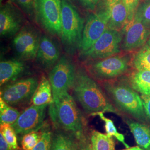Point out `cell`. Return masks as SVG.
Listing matches in <instances>:
<instances>
[{"instance_id":"obj_1","label":"cell","mask_w":150,"mask_h":150,"mask_svg":"<svg viewBox=\"0 0 150 150\" xmlns=\"http://www.w3.org/2000/svg\"><path fill=\"white\" fill-rule=\"evenodd\" d=\"M72 89L76 100L86 114L94 116L98 112L112 113L122 117V115L111 102L101 85L84 68L77 69Z\"/></svg>"},{"instance_id":"obj_21","label":"cell","mask_w":150,"mask_h":150,"mask_svg":"<svg viewBox=\"0 0 150 150\" xmlns=\"http://www.w3.org/2000/svg\"><path fill=\"white\" fill-rule=\"evenodd\" d=\"M73 135L59 132L52 137L50 150H83L75 140Z\"/></svg>"},{"instance_id":"obj_31","label":"cell","mask_w":150,"mask_h":150,"mask_svg":"<svg viewBox=\"0 0 150 150\" xmlns=\"http://www.w3.org/2000/svg\"><path fill=\"white\" fill-rule=\"evenodd\" d=\"M122 1L127 11V13H128L127 23H129L133 20L136 10L142 1L141 0H122Z\"/></svg>"},{"instance_id":"obj_18","label":"cell","mask_w":150,"mask_h":150,"mask_svg":"<svg viewBox=\"0 0 150 150\" xmlns=\"http://www.w3.org/2000/svg\"><path fill=\"white\" fill-rule=\"evenodd\" d=\"M27 70L24 61L20 59L1 61L0 63V85L17 80Z\"/></svg>"},{"instance_id":"obj_33","label":"cell","mask_w":150,"mask_h":150,"mask_svg":"<svg viewBox=\"0 0 150 150\" xmlns=\"http://www.w3.org/2000/svg\"><path fill=\"white\" fill-rule=\"evenodd\" d=\"M145 115L148 122L150 124V96L141 95Z\"/></svg>"},{"instance_id":"obj_9","label":"cell","mask_w":150,"mask_h":150,"mask_svg":"<svg viewBox=\"0 0 150 150\" xmlns=\"http://www.w3.org/2000/svg\"><path fill=\"white\" fill-rule=\"evenodd\" d=\"M39 81L36 77H30L9 82L1 88L0 98L13 107L31 101Z\"/></svg>"},{"instance_id":"obj_22","label":"cell","mask_w":150,"mask_h":150,"mask_svg":"<svg viewBox=\"0 0 150 150\" xmlns=\"http://www.w3.org/2000/svg\"><path fill=\"white\" fill-rule=\"evenodd\" d=\"M115 145L113 137L97 130L91 132L90 150H115Z\"/></svg>"},{"instance_id":"obj_15","label":"cell","mask_w":150,"mask_h":150,"mask_svg":"<svg viewBox=\"0 0 150 150\" xmlns=\"http://www.w3.org/2000/svg\"><path fill=\"white\" fill-rule=\"evenodd\" d=\"M60 57V50L57 42L47 35H41L35 59L38 66L42 70H51Z\"/></svg>"},{"instance_id":"obj_25","label":"cell","mask_w":150,"mask_h":150,"mask_svg":"<svg viewBox=\"0 0 150 150\" xmlns=\"http://www.w3.org/2000/svg\"><path fill=\"white\" fill-rule=\"evenodd\" d=\"M94 116H98L99 118L104 122L106 134L107 135L116 139L118 141L121 142L125 146V148L129 147V144H127L125 141L124 134H122L118 132L115 123L111 119L105 116L104 115V113L103 112L97 113Z\"/></svg>"},{"instance_id":"obj_16","label":"cell","mask_w":150,"mask_h":150,"mask_svg":"<svg viewBox=\"0 0 150 150\" xmlns=\"http://www.w3.org/2000/svg\"><path fill=\"white\" fill-rule=\"evenodd\" d=\"M97 7L109 14L108 28L122 30L128 21V13L122 0H101Z\"/></svg>"},{"instance_id":"obj_6","label":"cell","mask_w":150,"mask_h":150,"mask_svg":"<svg viewBox=\"0 0 150 150\" xmlns=\"http://www.w3.org/2000/svg\"><path fill=\"white\" fill-rule=\"evenodd\" d=\"M122 31L107 28L90 48L80 54L81 59L87 62L120 54L122 50Z\"/></svg>"},{"instance_id":"obj_3","label":"cell","mask_w":150,"mask_h":150,"mask_svg":"<svg viewBox=\"0 0 150 150\" xmlns=\"http://www.w3.org/2000/svg\"><path fill=\"white\" fill-rule=\"evenodd\" d=\"M49 106V114L54 123L77 139H82L83 120L74 97L67 92Z\"/></svg>"},{"instance_id":"obj_11","label":"cell","mask_w":150,"mask_h":150,"mask_svg":"<svg viewBox=\"0 0 150 150\" xmlns=\"http://www.w3.org/2000/svg\"><path fill=\"white\" fill-rule=\"evenodd\" d=\"M110 19L107 11L100 8L88 15L85 23L79 49L80 54L90 48L101 36L108 28Z\"/></svg>"},{"instance_id":"obj_23","label":"cell","mask_w":150,"mask_h":150,"mask_svg":"<svg viewBox=\"0 0 150 150\" xmlns=\"http://www.w3.org/2000/svg\"><path fill=\"white\" fill-rule=\"evenodd\" d=\"M131 64L136 70L150 71V47L147 45L135 53L131 59Z\"/></svg>"},{"instance_id":"obj_28","label":"cell","mask_w":150,"mask_h":150,"mask_svg":"<svg viewBox=\"0 0 150 150\" xmlns=\"http://www.w3.org/2000/svg\"><path fill=\"white\" fill-rule=\"evenodd\" d=\"M42 133L33 131L24 134L21 141L22 148L23 150H31L38 143L41 139Z\"/></svg>"},{"instance_id":"obj_4","label":"cell","mask_w":150,"mask_h":150,"mask_svg":"<svg viewBox=\"0 0 150 150\" xmlns=\"http://www.w3.org/2000/svg\"><path fill=\"white\" fill-rule=\"evenodd\" d=\"M60 38L65 51L74 54L79 51L85 21L69 0H61Z\"/></svg>"},{"instance_id":"obj_37","label":"cell","mask_w":150,"mask_h":150,"mask_svg":"<svg viewBox=\"0 0 150 150\" xmlns=\"http://www.w3.org/2000/svg\"><path fill=\"white\" fill-rule=\"evenodd\" d=\"M83 150H90V147H89V145H88L87 147H85Z\"/></svg>"},{"instance_id":"obj_13","label":"cell","mask_w":150,"mask_h":150,"mask_svg":"<svg viewBox=\"0 0 150 150\" xmlns=\"http://www.w3.org/2000/svg\"><path fill=\"white\" fill-rule=\"evenodd\" d=\"M47 105H32L23 111L12 126L17 134H25L38 131L43 126Z\"/></svg>"},{"instance_id":"obj_10","label":"cell","mask_w":150,"mask_h":150,"mask_svg":"<svg viewBox=\"0 0 150 150\" xmlns=\"http://www.w3.org/2000/svg\"><path fill=\"white\" fill-rule=\"evenodd\" d=\"M41 35L32 25L26 24L13 37L12 46L18 59L31 61L36 59Z\"/></svg>"},{"instance_id":"obj_38","label":"cell","mask_w":150,"mask_h":150,"mask_svg":"<svg viewBox=\"0 0 150 150\" xmlns=\"http://www.w3.org/2000/svg\"><path fill=\"white\" fill-rule=\"evenodd\" d=\"M2 1V0H1V1Z\"/></svg>"},{"instance_id":"obj_35","label":"cell","mask_w":150,"mask_h":150,"mask_svg":"<svg viewBox=\"0 0 150 150\" xmlns=\"http://www.w3.org/2000/svg\"><path fill=\"white\" fill-rule=\"evenodd\" d=\"M122 150H144L141 148H140L138 146H134V147H129V148H126L125 149Z\"/></svg>"},{"instance_id":"obj_14","label":"cell","mask_w":150,"mask_h":150,"mask_svg":"<svg viewBox=\"0 0 150 150\" xmlns=\"http://www.w3.org/2000/svg\"><path fill=\"white\" fill-rule=\"evenodd\" d=\"M21 12L11 2L1 6L0 10V35L1 38L14 37L25 25Z\"/></svg>"},{"instance_id":"obj_7","label":"cell","mask_w":150,"mask_h":150,"mask_svg":"<svg viewBox=\"0 0 150 150\" xmlns=\"http://www.w3.org/2000/svg\"><path fill=\"white\" fill-rule=\"evenodd\" d=\"M61 0H35V18L51 35L60 38Z\"/></svg>"},{"instance_id":"obj_12","label":"cell","mask_w":150,"mask_h":150,"mask_svg":"<svg viewBox=\"0 0 150 150\" xmlns=\"http://www.w3.org/2000/svg\"><path fill=\"white\" fill-rule=\"evenodd\" d=\"M121 48L125 52L139 50L146 44L150 36V29L146 27L137 16L127 23L122 30Z\"/></svg>"},{"instance_id":"obj_20","label":"cell","mask_w":150,"mask_h":150,"mask_svg":"<svg viewBox=\"0 0 150 150\" xmlns=\"http://www.w3.org/2000/svg\"><path fill=\"white\" fill-rule=\"evenodd\" d=\"M53 102L54 97L50 82L45 76H42L39 81L36 91L32 97V105L37 106L50 105Z\"/></svg>"},{"instance_id":"obj_24","label":"cell","mask_w":150,"mask_h":150,"mask_svg":"<svg viewBox=\"0 0 150 150\" xmlns=\"http://www.w3.org/2000/svg\"><path fill=\"white\" fill-rule=\"evenodd\" d=\"M21 113L18 110L7 104L0 98V122L1 124L15 123Z\"/></svg>"},{"instance_id":"obj_27","label":"cell","mask_w":150,"mask_h":150,"mask_svg":"<svg viewBox=\"0 0 150 150\" xmlns=\"http://www.w3.org/2000/svg\"><path fill=\"white\" fill-rule=\"evenodd\" d=\"M134 16H137L146 27L150 29V0L141 1Z\"/></svg>"},{"instance_id":"obj_2","label":"cell","mask_w":150,"mask_h":150,"mask_svg":"<svg viewBox=\"0 0 150 150\" xmlns=\"http://www.w3.org/2000/svg\"><path fill=\"white\" fill-rule=\"evenodd\" d=\"M101 82V86L110 100L122 116H126L141 122L149 123L141 95L126 79H115Z\"/></svg>"},{"instance_id":"obj_8","label":"cell","mask_w":150,"mask_h":150,"mask_svg":"<svg viewBox=\"0 0 150 150\" xmlns=\"http://www.w3.org/2000/svg\"><path fill=\"white\" fill-rule=\"evenodd\" d=\"M74 62L69 57L62 56L48 74V80L52 87L54 101L72 88L76 74Z\"/></svg>"},{"instance_id":"obj_32","label":"cell","mask_w":150,"mask_h":150,"mask_svg":"<svg viewBox=\"0 0 150 150\" xmlns=\"http://www.w3.org/2000/svg\"><path fill=\"white\" fill-rule=\"evenodd\" d=\"M101 0H79L81 6L88 11H93Z\"/></svg>"},{"instance_id":"obj_34","label":"cell","mask_w":150,"mask_h":150,"mask_svg":"<svg viewBox=\"0 0 150 150\" xmlns=\"http://www.w3.org/2000/svg\"><path fill=\"white\" fill-rule=\"evenodd\" d=\"M0 150H16L6 141L1 134H0Z\"/></svg>"},{"instance_id":"obj_5","label":"cell","mask_w":150,"mask_h":150,"mask_svg":"<svg viewBox=\"0 0 150 150\" xmlns=\"http://www.w3.org/2000/svg\"><path fill=\"white\" fill-rule=\"evenodd\" d=\"M128 54H120L103 59L85 62L86 71L96 80H113L125 74L131 64Z\"/></svg>"},{"instance_id":"obj_36","label":"cell","mask_w":150,"mask_h":150,"mask_svg":"<svg viewBox=\"0 0 150 150\" xmlns=\"http://www.w3.org/2000/svg\"><path fill=\"white\" fill-rule=\"evenodd\" d=\"M146 45H147L150 47V36L149 38V39H148V40H147V42H146Z\"/></svg>"},{"instance_id":"obj_19","label":"cell","mask_w":150,"mask_h":150,"mask_svg":"<svg viewBox=\"0 0 150 150\" xmlns=\"http://www.w3.org/2000/svg\"><path fill=\"white\" fill-rule=\"evenodd\" d=\"M129 84L140 95L150 96V71L136 70L126 79Z\"/></svg>"},{"instance_id":"obj_30","label":"cell","mask_w":150,"mask_h":150,"mask_svg":"<svg viewBox=\"0 0 150 150\" xmlns=\"http://www.w3.org/2000/svg\"><path fill=\"white\" fill-rule=\"evenodd\" d=\"M52 137V134L50 131H45L38 143L31 150H50Z\"/></svg>"},{"instance_id":"obj_17","label":"cell","mask_w":150,"mask_h":150,"mask_svg":"<svg viewBox=\"0 0 150 150\" xmlns=\"http://www.w3.org/2000/svg\"><path fill=\"white\" fill-rule=\"evenodd\" d=\"M133 134L137 146L144 150H150V124L144 123L126 116L122 117Z\"/></svg>"},{"instance_id":"obj_26","label":"cell","mask_w":150,"mask_h":150,"mask_svg":"<svg viewBox=\"0 0 150 150\" xmlns=\"http://www.w3.org/2000/svg\"><path fill=\"white\" fill-rule=\"evenodd\" d=\"M0 134H2L6 141L15 150H18L17 134L11 125L7 123L1 124Z\"/></svg>"},{"instance_id":"obj_29","label":"cell","mask_w":150,"mask_h":150,"mask_svg":"<svg viewBox=\"0 0 150 150\" xmlns=\"http://www.w3.org/2000/svg\"><path fill=\"white\" fill-rule=\"evenodd\" d=\"M28 17L35 18V0H12Z\"/></svg>"}]
</instances>
